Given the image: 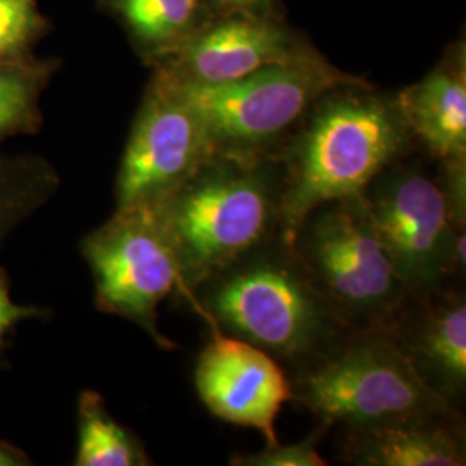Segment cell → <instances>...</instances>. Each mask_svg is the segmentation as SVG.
Returning <instances> with one entry per match:
<instances>
[{"mask_svg":"<svg viewBox=\"0 0 466 466\" xmlns=\"http://www.w3.org/2000/svg\"><path fill=\"white\" fill-rule=\"evenodd\" d=\"M420 150L435 163L466 159V46L458 40L417 84L396 92Z\"/></svg>","mask_w":466,"mask_h":466,"instance_id":"14","label":"cell"},{"mask_svg":"<svg viewBox=\"0 0 466 466\" xmlns=\"http://www.w3.org/2000/svg\"><path fill=\"white\" fill-rule=\"evenodd\" d=\"M418 150L361 192L410 298L465 279L466 232L456 230L437 171L427 169Z\"/></svg>","mask_w":466,"mask_h":466,"instance_id":"7","label":"cell"},{"mask_svg":"<svg viewBox=\"0 0 466 466\" xmlns=\"http://www.w3.org/2000/svg\"><path fill=\"white\" fill-rule=\"evenodd\" d=\"M182 300L209 329L265 350L289 375L317 363L352 332L282 235L218 269Z\"/></svg>","mask_w":466,"mask_h":466,"instance_id":"2","label":"cell"},{"mask_svg":"<svg viewBox=\"0 0 466 466\" xmlns=\"http://www.w3.org/2000/svg\"><path fill=\"white\" fill-rule=\"evenodd\" d=\"M360 80L363 78L333 66L315 47L230 84L190 86L173 82L204 119L217 152L271 156L321 94Z\"/></svg>","mask_w":466,"mask_h":466,"instance_id":"6","label":"cell"},{"mask_svg":"<svg viewBox=\"0 0 466 466\" xmlns=\"http://www.w3.org/2000/svg\"><path fill=\"white\" fill-rule=\"evenodd\" d=\"M217 154L198 109L167 73L152 69L116 177V209L154 206Z\"/></svg>","mask_w":466,"mask_h":466,"instance_id":"9","label":"cell"},{"mask_svg":"<svg viewBox=\"0 0 466 466\" xmlns=\"http://www.w3.org/2000/svg\"><path fill=\"white\" fill-rule=\"evenodd\" d=\"M59 67L57 59L0 61V144L42 127V96Z\"/></svg>","mask_w":466,"mask_h":466,"instance_id":"17","label":"cell"},{"mask_svg":"<svg viewBox=\"0 0 466 466\" xmlns=\"http://www.w3.org/2000/svg\"><path fill=\"white\" fill-rule=\"evenodd\" d=\"M76 466L152 465L142 441L107 411L102 396L84 390L78 400Z\"/></svg>","mask_w":466,"mask_h":466,"instance_id":"16","label":"cell"},{"mask_svg":"<svg viewBox=\"0 0 466 466\" xmlns=\"http://www.w3.org/2000/svg\"><path fill=\"white\" fill-rule=\"evenodd\" d=\"M44 315V311H40L35 306H21L11 299L9 294V282L7 277L0 271V350L4 348V339L7 332L26 318H38Z\"/></svg>","mask_w":466,"mask_h":466,"instance_id":"22","label":"cell"},{"mask_svg":"<svg viewBox=\"0 0 466 466\" xmlns=\"http://www.w3.org/2000/svg\"><path fill=\"white\" fill-rule=\"evenodd\" d=\"M315 49L285 15L211 17L161 69L190 86L230 84L252 73L296 59Z\"/></svg>","mask_w":466,"mask_h":466,"instance_id":"11","label":"cell"},{"mask_svg":"<svg viewBox=\"0 0 466 466\" xmlns=\"http://www.w3.org/2000/svg\"><path fill=\"white\" fill-rule=\"evenodd\" d=\"M50 30L38 0H0V61L34 56L35 46Z\"/></svg>","mask_w":466,"mask_h":466,"instance_id":"19","label":"cell"},{"mask_svg":"<svg viewBox=\"0 0 466 466\" xmlns=\"http://www.w3.org/2000/svg\"><path fill=\"white\" fill-rule=\"evenodd\" d=\"M146 66L167 63L213 17L204 0H97Z\"/></svg>","mask_w":466,"mask_h":466,"instance_id":"15","label":"cell"},{"mask_svg":"<svg viewBox=\"0 0 466 466\" xmlns=\"http://www.w3.org/2000/svg\"><path fill=\"white\" fill-rule=\"evenodd\" d=\"M420 149L396 92L365 78L321 94L271 154L282 171V237L289 244L319 204L361 194L385 167Z\"/></svg>","mask_w":466,"mask_h":466,"instance_id":"1","label":"cell"},{"mask_svg":"<svg viewBox=\"0 0 466 466\" xmlns=\"http://www.w3.org/2000/svg\"><path fill=\"white\" fill-rule=\"evenodd\" d=\"M290 244L352 332L389 327L410 298L363 194L311 209Z\"/></svg>","mask_w":466,"mask_h":466,"instance_id":"4","label":"cell"},{"mask_svg":"<svg viewBox=\"0 0 466 466\" xmlns=\"http://www.w3.org/2000/svg\"><path fill=\"white\" fill-rule=\"evenodd\" d=\"M339 458L354 466H465L461 410L417 411L340 425Z\"/></svg>","mask_w":466,"mask_h":466,"instance_id":"13","label":"cell"},{"mask_svg":"<svg viewBox=\"0 0 466 466\" xmlns=\"http://www.w3.org/2000/svg\"><path fill=\"white\" fill-rule=\"evenodd\" d=\"M59 187L57 171L36 156H0V244Z\"/></svg>","mask_w":466,"mask_h":466,"instance_id":"18","label":"cell"},{"mask_svg":"<svg viewBox=\"0 0 466 466\" xmlns=\"http://www.w3.org/2000/svg\"><path fill=\"white\" fill-rule=\"evenodd\" d=\"M433 392L463 410L466 398V296L450 283L408 298L385 327Z\"/></svg>","mask_w":466,"mask_h":466,"instance_id":"12","label":"cell"},{"mask_svg":"<svg viewBox=\"0 0 466 466\" xmlns=\"http://www.w3.org/2000/svg\"><path fill=\"white\" fill-rule=\"evenodd\" d=\"M180 268L178 298L282 235V171L271 156L217 152L152 206Z\"/></svg>","mask_w":466,"mask_h":466,"instance_id":"3","label":"cell"},{"mask_svg":"<svg viewBox=\"0 0 466 466\" xmlns=\"http://www.w3.org/2000/svg\"><path fill=\"white\" fill-rule=\"evenodd\" d=\"M82 254L94 277L99 311L132 321L161 350L178 348L159 330L157 309L178 294L180 268L152 206L115 209L85 235Z\"/></svg>","mask_w":466,"mask_h":466,"instance_id":"8","label":"cell"},{"mask_svg":"<svg viewBox=\"0 0 466 466\" xmlns=\"http://www.w3.org/2000/svg\"><path fill=\"white\" fill-rule=\"evenodd\" d=\"M204 4L213 17L227 15H283L282 0H204Z\"/></svg>","mask_w":466,"mask_h":466,"instance_id":"21","label":"cell"},{"mask_svg":"<svg viewBox=\"0 0 466 466\" xmlns=\"http://www.w3.org/2000/svg\"><path fill=\"white\" fill-rule=\"evenodd\" d=\"M30 465L26 454H23L16 448L0 442V466H25Z\"/></svg>","mask_w":466,"mask_h":466,"instance_id":"23","label":"cell"},{"mask_svg":"<svg viewBox=\"0 0 466 466\" xmlns=\"http://www.w3.org/2000/svg\"><path fill=\"white\" fill-rule=\"evenodd\" d=\"M194 385L209 415L258 431L267 444L279 442L275 421L294 392L289 371L273 356L211 329L196 360Z\"/></svg>","mask_w":466,"mask_h":466,"instance_id":"10","label":"cell"},{"mask_svg":"<svg viewBox=\"0 0 466 466\" xmlns=\"http://www.w3.org/2000/svg\"><path fill=\"white\" fill-rule=\"evenodd\" d=\"M332 421L318 420L313 432L299 442L282 446L280 442L267 444L258 452H237L230 458L232 466H327V460L318 452V444L332 431Z\"/></svg>","mask_w":466,"mask_h":466,"instance_id":"20","label":"cell"},{"mask_svg":"<svg viewBox=\"0 0 466 466\" xmlns=\"http://www.w3.org/2000/svg\"><path fill=\"white\" fill-rule=\"evenodd\" d=\"M290 382L292 402L333 425L460 410L423 382L385 327L350 332L317 363L292 373Z\"/></svg>","mask_w":466,"mask_h":466,"instance_id":"5","label":"cell"}]
</instances>
